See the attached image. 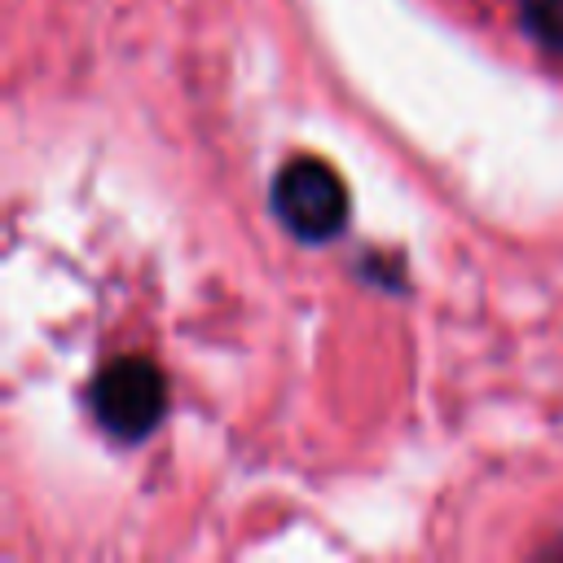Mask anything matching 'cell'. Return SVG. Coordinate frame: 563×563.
Listing matches in <instances>:
<instances>
[{"instance_id":"cell-1","label":"cell","mask_w":563,"mask_h":563,"mask_svg":"<svg viewBox=\"0 0 563 563\" xmlns=\"http://www.w3.org/2000/svg\"><path fill=\"white\" fill-rule=\"evenodd\" d=\"M273 211L295 238L325 242L347 224V185L325 158L299 154L273 180Z\"/></svg>"},{"instance_id":"cell-2","label":"cell","mask_w":563,"mask_h":563,"mask_svg":"<svg viewBox=\"0 0 563 563\" xmlns=\"http://www.w3.org/2000/svg\"><path fill=\"white\" fill-rule=\"evenodd\" d=\"M92 418L119 435V440H141L154 431V422L167 409V383L154 361L145 356H119L92 378Z\"/></svg>"},{"instance_id":"cell-3","label":"cell","mask_w":563,"mask_h":563,"mask_svg":"<svg viewBox=\"0 0 563 563\" xmlns=\"http://www.w3.org/2000/svg\"><path fill=\"white\" fill-rule=\"evenodd\" d=\"M523 26L541 48L563 53V0H523Z\"/></svg>"}]
</instances>
